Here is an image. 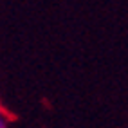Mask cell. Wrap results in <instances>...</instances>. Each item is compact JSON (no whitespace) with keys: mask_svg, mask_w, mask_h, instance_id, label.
Segmentation results:
<instances>
[{"mask_svg":"<svg viewBox=\"0 0 128 128\" xmlns=\"http://www.w3.org/2000/svg\"><path fill=\"white\" fill-rule=\"evenodd\" d=\"M6 124H7L6 123V117L2 116V112H0V128H6Z\"/></svg>","mask_w":128,"mask_h":128,"instance_id":"1","label":"cell"}]
</instances>
